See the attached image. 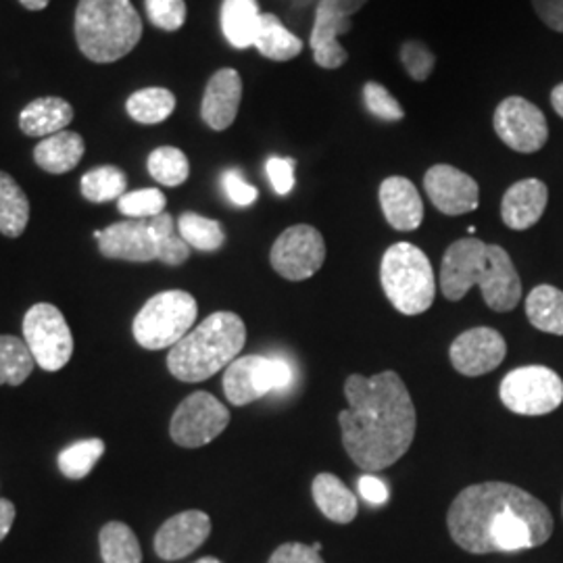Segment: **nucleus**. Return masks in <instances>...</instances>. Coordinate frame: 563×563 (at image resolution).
Listing matches in <instances>:
<instances>
[{"label": "nucleus", "mask_w": 563, "mask_h": 563, "mask_svg": "<svg viewBox=\"0 0 563 563\" xmlns=\"http://www.w3.org/2000/svg\"><path fill=\"white\" fill-rule=\"evenodd\" d=\"M472 286H481L484 302L497 313L516 309L522 299L520 274L504 246L467 236L444 251L441 290L446 301L457 302Z\"/></svg>", "instance_id": "7ed1b4c3"}, {"label": "nucleus", "mask_w": 563, "mask_h": 563, "mask_svg": "<svg viewBox=\"0 0 563 563\" xmlns=\"http://www.w3.org/2000/svg\"><path fill=\"white\" fill-rule=\"evenodd\" d=\"M151 228L157 241V262L165 265H181L190 257V246L181 239L180 232H176V223L169 213H162L157 218H151Z\"/></svg>", "instance_id": "c9c22d12"}, {"label": "nucleus", "mask_w": 563, "mask_h": 563, "mask_svg": "<svg viewBox=\"0 0 563 563\" xmlns=\"http://www.w3.org/2000/svg\"><path fill=\"white\" fill-rule=\"evenodd\" d=\"M313 547V551H318V553H322L323 544L322 543H313L311 544Z\"/></svg>", "instance_id": "3c124183"}, {"label": "nucleus", "mask_w": 563, "mask_h": 563, "mask_svg": "<svg viewBox=\"0 0 563 563\" xmlns=\"http://www.w3.org/2000/svg\"><path fill=\"white\" fill-rule=\"evenodd\" d=\"M360 493H362L363 499L369 504L383 505L388 501V486L372 474H365L360 478Z\"/></svg>", "instance_id": "a18cd8bd"}, {"label": "nucleus", "mask_w": 563, "mask_h": 563, "mask_svg": "<svg viewBox=\"0 0 563 563\" xmlns=\"http://www.w3.org/2000/svg\"><path fill=\"white\" fill-rule=\"evenodd\" d=\"M230 423V411L209 393H192L178 405L169 434L174 443L197 449L216 441Z\"/></svg>", "instance_id": "9b49d317"}, {"label": "nucleus", "mask_w": 563, "mask_h": 563, "mask_svg": "<svg viewBox=\"0 0 563 563\" xmlns=\"http://www.w3.org/2000/svg\"><path fill=\"white\" fill-rule=\"evenodd\" d=\"M549 202L547 184L537 178L516 181L507 188L501 201V220L507 228L522 232L543 218Z\"/></svg>", "instance_id": "aec40b11"}, {"label": "nucleus", "mask_w": 563, "mask_h": 563, "mask_svg": "<svg viewBox=\"0 0 563 563\" xmlns=\"http://www.w3.org/2000/svg\"><path fill=\"white\" fill-rule=\"evenodd\" d=\"M148 174L163 186L176 188L190 176L188 157L176 146H162L148 155Z\"/></svg>", "instance_id": "72a5a7b5"}, {"label": "nucleus", "mask_w": 563, "mask_h": 563, "mask_svg": "<svg viewBox=\"0 0 563 563\" xmlns=\"http://www.w3.org/2000/svg\"><path fill=\"white\" fill-rule=\"evenodd\" d=\"M532 9L547 27L563 34V0H532Z\"/></svg>", "instance_id": "c03bdc74"}, {"label": "nucleus", "mask_w": 563, "mask_h": 563, "mask_svg": "<svg viewBox=\"0 0 563 563\" xmlns=\"http://www.w3.org/2000/svg\"><path fill=\"white\" fill-rule=\"evenodd\" d=\"M246 342V325L236 313L218 311L169 349L167 367L181 383H202L225 369Z\"/></svg>", "instance_id": "20e7f679"}, {"label": "nucleus", "mask_w": 563, "mask_h": 563, "mask_svg": "<svg viewBox=\"0 0 563 563\" xmlns=\"http://www.w3.org/2000/svg\"><path fill=\"white\" fill-rule=\"evenodd\" d=\"M197 563H222L220 560H216V558H205V560H199Z\"/></svg>", "instance_id": "8fccbe9b"}, {"label": "nucleus", "mask_w": 563, "mask_h": 563, "mask_svg": "<svg viewBox=\"0 0 563 563\" xmlns=\"http://www.w3.org/2000/svg\"><path fill=\"white\" fill-rule=\"evenodd\" d=\"M365 2L369 0H320L309 46L322 69H341L349 59V53L339 38L351 32V18Z\"/></svg>", "instance_id": "ddd939ff"}, {"label": "nucleus", "mask_w": 563, "mask_h": 563, "mask_svg": "<svg viewBox=\"0 0 563 563\" xmlns=\"http://www.w3.org/2000/svg\"><path fill=\"white\" fill-rule=\"evenodd\" d=\"M241 99V74L232 67L216 71L207 84V88H205V95H202V121L216 132L228 130L239 115Z\"/></svg>", "instance_id": "6ab92c4d"}, {"label": "nucleus", "mask_w": 563, "mask_h": 563, "mask_svg": "<svg viewBox=\"0 0 563 563\" xmlns=\"http://www.w3.org/2000/svg\"><path fill=\"white\" fill-rule=\"evenodd\" d=\"M222 186L228 199L239 207H249L260 197L257 188L244 180L239 169H225L222 176Z\"/></svg>", "instance_id": "79ce46f5"}, {"label": "nucleus", "mask_w": 563, "mask_h": 563, "mask_svg": "<svg viewBox=\"0 0 563 563\" xmlns=\"http://www.w3.org/2000/svg\"><path fill=\"white\" fill-rule=\"evenodd\" d=\"M20 2L25 9H30V11H42L44 7H48L51 0H20Z\"/></svg>", "instance_id": "09e8293b"}, {"label": "nucleus", "mask_w": 563, "mask_h": 563, "mask_svg": "<svg viewBox=\"0 0 563 563\" xmlns=\"http://www.w3.org/2000/svg\"><path fill=\"white\" fill-rule=\"evenodd\" d=\"M507 355V342L501 332L493 328H472L460 334L449 351L453 367L470 378L484 376L497 369Z\"/></svg>", "instance_id": "dca6fc26"}, {"label": "nucleus", "mask_w": 563, "mask_h": 563, "mask_svg": "<svg viewBox=\"0 0 563 563\" xmlns=\"http://www.w3.org/2000/svg\"><path fill=\"white\" fill-rule=\"evenodd\" d=\"M142 20L132 0H80L76 41L95 63H113L141 42Z\"/></svg>", "instance_id": "39448f33"}, {"label": "nucleus", "mask_w": 563, "mask_h": 563, "mask_svg": "<svg viewBox=\"0 0 563 563\" xmlns=\"http://www.w3.org/2000/svg\"><path fill=\"white\" fill-rule=\"evenodd\" d=\"M292 380V369L284 360L244 355L225 367L223 393L225 399L242 407L257 401L265 395L286 388Z\"/></svg>", "instance_id": "9d476101"}, {"label": "nucleus", "mask_w": 563, "mask_h": 563, "mask_svg": "<svg viewBox=\"0 0 563 563\" xmlns=\"http://www.w3.org/2000/svg\"><path fill=\"white\" fill-rule=\"evenodd\" d=\"M178 232L190 249H197L202 253L220 251L225 242L222 223L202 218L192 211L181 213L180 220H178Z\"/></svg>", "instance_id": "2f4dec72"}, {"label": "nucleus", "mask_w": 563, "mask_h": 563, "mask_svg": "<svg viewBox=\"0 0 563 563\" xmlns=\"http://www.w3.org/2000/svg\"><path fill=\"white\" fill-rule=\"evenodd\" d=\"M199 316L192 295L184 290H165L148 299L134 320V339L142 349H172L190 332Z\"/></svg>", "instance_id": "0eeeda50"}, {"label": "nucleus", "mask_w": 563, "mask_h": 563, "mask_svg": "<svg viewBox=\"0 0 563 563\" xmlns=\"http://www.w3.org/2000/svg\"><path fill=\"white\" fill-rule=\"evenodd\" d=\"M86 151V144L80 134L63 130L59 134H53L34 148V162L38 163L48 174H67L76 169Z\"/></svg>", "instance_id": "393cba45"}, {"label": "nucleus", "mask_w": 563, "mask_h": 563, "mask_svg": "<svg viewBox=\"0 0 563 563\" xmlns=\"http://www.w3.org/2000/svg\"><path fill=\"white\" fill-rule=\"evenodd\" d=\"M101 555L104 563H142L136 534L123 522H109L101 530Z\"/></svg>", "instance_id": "7c9ffc66"}, {"label": "nucleus", "mask_w": 563, "mask_h": 563, "mask_svg": "<svg viewBox=\"0 0 563 563\" xmlns=\"http://www.w3.org/2000/svg\"><path fill=\"white\" fill-rule=\"evenodd\" d=\"M128 178L115 165H102L90 169L80 181L81 195L90 202L120 201L125 195Z\"/></svg>", "instance_id": "473e14b6"}, {"label": "nucleus", "mask_w": 563, "mask_h": 563, "mask_svg": "<svg viewBox=\"0 0 563 563\" xmlns=\"http://www.w3.org/2000/svg\"><path fill=\"white\" fill-rule=\"evenodd\" d=\"M74 120L71 104L59 97H44L30 102L20 115V128L27 136L48 139L63 132Z\"/></svg>", "instance_id": "4be33fe9"}, {"label": "nucleus", "mask_w": 563, "mask_h": 563, "mask_svg": "<svg viewBox=\"0 0 563 563\" xmlns=\"http://www.w3.org/2000/svg\"><path fill=\"white\" fill-rule=\"evenodd\" d=\"M262 15L257 0H223L220 20L225 41L239 51L253 46Z\"/></svg>", "instance_id": "b1692460"}, {"label": "nucleus", "mask_w": 563, "mask_h": 563, "mask_svg": "<svg viewBox=\"0 0 563 563\" xmlns=\"http://www.w3.org/2000/svg\"><path fill=\"white\" fill-rule=\"evenodd\" d=\"M499 397L514 413L544 416L562 405L563 380L544 365L516 367L505 376Z\"/></svg>", "instance_id": "6e6552de"}, {"label": "nucleus", "mask_w": 563, "mask_h": 563, "mask_svg": "<svg viewBox=\"0 0 563 563\" xmlns=\"http://www.w3.org/2000/svg\"><path fill=\"white\" fill-rule=\"evenodd\" d=\"M23 341L46 372L63 369L74 353V336L63 313L51 302L34 305L23 318Z\"/></svg>", "instance_id": "1a4fd4ad"}, {"label": "nucleus", "mask_w": 563, "mask_h": 563, "mask_svg": "<svg viewBox=\"0 0 563 563\" xmlns=\"http://www.w3.org/2000/svg\"><path fill=\"white\" fill-rule=\"evenodd\" d=\"M528 322L537 330L563 336V292L551 284L537 286L526 299Z\"/></svg>", "instance_id": "bb28decb"}, {"label": "nucleus", "mask_w": 563, "mask_h": 563, "mask_svg": "<svg viewBox=\"0 0 563 563\" xmlns=\"http://www.w3.org/2000/svg\"><path fill=\"white\" fill-rule=\"evenodd\" d=\"M269 262L286 280L301 282L311 278L322 269L325 262L322 232L307 223L284 230L272 246Z\"/></svg>", "instance_id": "f8f14e48"}, {"label": "nucleus", "mask_w": 563, "mask_h": 563, "mask_svg": "<svg viewBox=\"0 0 563 563\" xmlns=\"http://www.w3.org/2000/svg\"><path fill=\"white\" fill-rule=\"evenodd\" d=\"M384 218L399 232H413L423 222V202L413 181L393 176L380 184Z\"/></svg>", "instance_id": "412c9836"}, {"label": "nucleus", "mask_w": 563, "mask_h": 563, "mask_svg": "<svg viewBox=\"0 0 563 563\" xmlns=\"http://www.w3.org/2000/svg\"><path fill=\"white\" fill-rule=\"evenodd\" d=\"M130 118L139 123H162L176 109V97L167 88H142L134 92L125 104Z\"/></svg>", "instance_id": "c85d7f7f"}, {"label": "nucleus", "mask_w": 563, "mask_h": 563, "mask_svg": "<svg viewBox=\"0 0 563 563\" xmlns=\"http://www.w3.org/2000/svg\"><path fill=\"white\" fill-rule=\"evenodd\" d=\"M95 239L99 241L102 255L109 260L123 262H157V241L148 220H125L113 223L107 230H97Z\"/></svg>", "instance_id": "f3484780"}, {"label": "nucleus", "mask_w": 563, "mask_h": 563, "mask_svg": "<svg viewBox=\"0 0 563 563\" xmlns=\"http://www.w3.org/2000/svg\"><path fill=\"white\" fill-rule=\"evenodd\" d=\"M295 165L297 162L290 157H269L265 163L267 178L272 181L276 195L286 197L295 188Z\"/></svg>", "instance_id": "a19ab883"}, {"label": "nucleus", "mask_w": 563, "mask_h": 563, "mask_svg": "<svg viewBox=\"0 0 563 563\" xmlns=\"http://www.w3.org/2000/svg\"><path fill=\"white\" fill-rule=\"evenodd\" d=\"M211 534V520L205 511H181L169 518L155 534V551L165 562H176L201 547Z\"/></svg>", "instance_id": "a211bd4d"}, {"label": "nucleus", "mask_w": 563, "mask_h": 563, "mask_svg": "<svg viewBox=\"0 0 563 563\" xmlns=\"http://www.w3.org/2000/svg\"><path fill=\"white\" fill-rule=\"evenodd\" d=\"M311 493L318 509L330 522L349 523L357 518V511H360L357 497L334 474H328V472L318 474L311 486Z\"/></svg>", "instance_id": "5701e85b"}, {"label": "nucleus", "mask_w": 563, "mask_h": 563, "mask_svg": "<svg viewBox=\"0 0 563 563\" xmlns=\"http://www.w3.org/2000/svg\"><path fill=\"white\" fill-rule=\"evenodd\" d=\"M267 563H325L311 544L286 543L280 544Z\"/></svg>", "instance_id": "37998d69"}, {"label": "nucleus", "mask_w": 563, "mask_h": 563, "mask_svg": "<svg viewBox=\"0 0 563 563\" xmlns=\"http://www.w3.org/2000/svg\"><path fill=\"white\" fill-rule=\"evenodd\" d=\"M165 202L167 199L159 188H144L125 192L118 201V207L130 220H151L165 213Z\"/></svg>", "instance_id": "e433bc0d"}, {"label": "nucleus", "mask_w": 563, "mask_h": 563, "mask_svg": "<svg viewBox=\"0 0 563 563\" xmlns=\"http://www.w3.org/2000/svg\"><path fill=\"white\" fill-rule=\"evenodd\" d=\"M102 453H104V443L101 439H88V441L71 444L65 451H60V474L71 481H81L92 472V467L101 460Z\"/></svg>", "instance_id": "f704fd0d"}, {"label": "nucleus", "mask_w": 563, "mask_h": 563, "mask_svg": "<svg viewBox=\"0 0 563 563\" xmlns=\"http://www.w3.org/2000/svg\"><path fill=\"white\" fill-rule=\"evenodd\" d=\"M363 102H365V109L376 120L401 121L405 118V109L399 101L378 81H367L363 86Z\"/></svg>", "instance_id": "4c0bfd02"}, {"label": "nucleus", "mask_w": 563, "mask_h": 563, "mask_svg": "<svg viewBox=\"0 0 563 563\" xmlns=\"http://www.w3.org/2000/svg\"><path fill=\"white\" fill-rule=\"evenodd\" d=\"M144 7L151 23L163 32H178L186 23L184 0H144Z\"/></svg>", "instance_id": "ea45409f"}, {"label": "nucleus", "mask_w": 563, "mask_h": 563, "mask_svg": "<svg viewBox=\"0 0 563 563\" xmlns=\"http://www.w3.org/2000/svg\"><path fill=\"white\" fill-rule=\"evenodd\" d=\"M401 63L405 71L416 81H426L434 71L437 55L430 51L428 44L420 41L402 42Z\"/></svg>", "instance_id": "58836bf2"}, {"label": "nucleus", "mask_w": 563, "mask_h": 563, "mask_svg": "<svg viewBox=\"0 0 563 563\" xmlns=\"http://www.w3.org/2000/svg\"><path fill=\"white\" fill-rule=\"evenodd\" d=\"M551 104H553L555 113L563 120V81L551 90Z\"/></svg>", "instance_id": "de8ad7c7"}, {"label": "nucleus", "mask_w": 563, "mask_h": 563, "mask_svg": "<svg viewBox=\"0 0 563 563\" xmlns=\"http://www.w3.org/2000/svg\"><path fill=\"white\" fill-rule=\"evenodd\" d=\"M384 295L402 316L428 311L437 295L434 269L428 255L411 242H397L384 253L380 265Z\"/></svg>", "instance_id": "423d86ee"}, {"label": "nucleus", "mask_w": 563, "mask_h": 563, "mask_svg": "<svg viewBox=\"0 0 563 563\" xmlns=\"http://www.w3.org/2000/svg\"><path fill=\"white\" fill-rule=\"evenodd\" d=\"M34 355L23 339L0 334V384L20 386L34 369Z\"/></svg>", "instance_id": "c756f323"}, {"label": "nucleus", "mask_w": 563, "mask_h": 563, "mask_svg": "<svg viewBox=\"0 0 563 563\" xmlns=\"http://www.w3.org/2000/svg\"><path fill=\"white\" fill-rule=\"evenodd\" d=\"M269 60H290L302 53V41L295 36L274 13H263L253 44Z\"/></svg>", "instance_id": "a878e982"}, {"label": "nucleus", "mask_w": 563, "mask_h": 563, "mask_svg": "<svg viewBox=\"0 0 563 563\" xmlns=\"http://www.w3.org/2000/svg\"><path fill=\"white\" fill-rule=\"evenodd\" d=\"M423 188L432 205L444 216H463L478 209L481 186L453 165H432L423 176Z\"/></svg>", "instance_id": "2eb2a0df"}, {"label": "nucleus", "mask_w": 563, "mask_h": 563, "mask_svg": "<svg viewBox=\"0 0 563 563\" xmlns=\"http://www.w3.org/2000/svg\"><path fill=\"white\" fill-rule=\"evenodd\" d=\"M349 409L339 413L342 444L367 472H380L409 451L418 428L416 405L397 372L353 374L344 383Z\"/></svg>", "instance_id": "f03ea898"}, {"label": "nucleus", "mask_w": 563, "mask_h": 563, "mask_svg": "<svg viewBox=\"0 0 563 563\" xmlns=\"http://www.w3.org/2000/svg\"><path fill=\"white\" fill-rule=\"evenodd\" d=\"M493 125L505 146L516 153H539L549 141V123L543 111L523 97H507L497 104Z\"/></svg>", "instance_id": "4468645a"}, {"label": "nucleus", "mask_w": 563, "mask_h": 563, "mask_svg": "<svg viewBox=\"0 0 563 563\" xmlns=\"http://www.w3.org/2000/svg\"><path fill=\"white\" fill-rule=\"evenodd\" d=\"M446 526L451 539L467 553H514L547 543L553 534V516L520 486L483 483L455 497Z\"/></svg>", "instance_id": "f257e3e1"}, {"label": "nucleus", "mask_w": 563, "mask_h": 563, "mask_svg": "<svg viewBox=\"0 0 563 563\" xmlns=\"http://www.w3.org/2000/svg\"><path fill=\"white\" fill-rule=\"evenodd\" d=\"M30 220V201L20 184L0 172V232L9 239H20Z\"/></svg>", "instance_id": "cd10ccee"}, {"label": "nucleus", "mask_w": 563, "mask_h": 563, "mask_svg": "<svg viewBox=\"0 0 563 563\" xmlns=\"http://www.w3.org/2000/svg\"><path fill=\"white\" fill-rule=\"evenodd\" d=\"M15 505L9 499H0V541L9 534L11 526L15 522Z\"/></svg>", "instance_id": "49530a36"}]
</instances>
